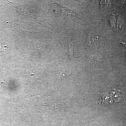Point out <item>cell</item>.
Wrapping results in <instances>:
<instances>
[{
  "mask_svg": "<svg viewBox=\"0 0 126 126\" xmlns=\"http://www.w3.org/2000/svg\"><path fill=\"white\" fill-rule=\"evenodd\" d=\"M69 49H70V55H72L74 53L75 47L74 42H70L69 43Z\"/></svg>",
  "mask_w": 126,
  "mask_h": 126,
  "instance_id": "obj_1",
  "label": "cell"
},
{
  "mask_svg": "<svg viewBox=\"0 0 126 126\" xmlns=\"http://www.w3.org/2000/svg\"><path fill=\"white\" fill-rule=\"evenodd\" d=\"M97 37H94L93 35H90V42L94 44L95 45V44H96V43L97 41Z\"/></svg>",
  "mask_w": 126,
  "mask_h": 126,
  "instance_id": "obj_2",
  "label": "cell"
}]
</instances>
